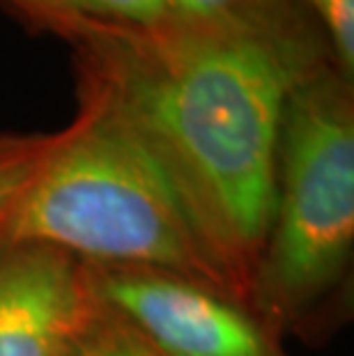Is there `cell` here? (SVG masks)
I'll return each mask as SVG.
<instances>
[{"mask_svg": "<svg viewBox=\"0 0 354 356\" xmlns=\"http://www.w3.org/2000/svg\"><path fill=\"white\" fill-rule=\"evenodd\" d=\"M92 313L81 260L51 246L0 241V356H72Z\"/></svg>", "mask_w": 354, "mask_h": 356, "instance_id": "5", "label": "cell"}, {"mask_svg": "<svg viewBox=\"0 0 354 356\" xmlns=\"http://www.w3.org/2000/svg\"><path fill=\"white\" fill-rule=\"evenodd\" d=\"M322 30L331 58L345 79L354 76V0H299Z\"/></svg>", "mask_w": 354, "mask_h": 356, "instance_id": "8", "label": "cell"}, {"mask_svg": "<svg viewBox=\"0 0 354 356\" xmlns=\"http://www.w3.org/2000/svg\"><path fill=\"white\" fill-rule=\"evenodd\" d=\"M77 70L99 81L159 156L200 234L248 306L274 204L276 147L292 88L331 58L299 0L156 33L88 24Z\"/></svg>", "mask_w": 354, "mask_h": 356, "instance_id": "1", "label": "cell"}, {"mask_svg": "<svg viewBox=\"0 0 354 356\" xmlns=\"http://www.w3.org/2000/svg\"><path fill=\"white\" fill-rule=\"evenodd\" d=\"M281 356H283V354H281Z\"/></svg>", "mask_w": 354, "mask_h": 356, "instance_id": "10", "label": "cell"}, {"mask_svg": "<svg viewBox=\"0 0 354 356\" xmlns=\"http://www.w3.org/2000/svg\"><path fill=\"white\" fill-rule=\"evenodd\" d=\"M272 0H168L170 21L184 26H207L246 17Z\"/></svg>", "mask_w": 354, "mask_h": 356, "instance_id": "9", "label": "cell"}, {"mask_svg": "<svg viewBox=\"0 0 354 356\" xmlns=\"http://www.w3.org/2000/svg\"><path fill=\"white\" fill-rule=\"evenodd\" d=\"M354 246V97L334 60L285 102L274 204L248 306L262 324L290 327L345 280Z\"/></svg>", "mask_w": 354, "mask_h": 356, "instance_id": "3", "label": "cell"}, {"mask_svg": "<svg viewBox=\"0 0 354 356\" xmlns=\"http://www.w3.org/2000/svg\"><path fill=\"white\" fill-rule=\"evenodd\" d=\"M72 356H163L115 315L95 304V313L74 345Z\"/></svg>", "mask_w": 354, "mask_h": 356, "instance_id": "7", "label": "cell"}, {"mask_svg": "<svg viewBox=\"0 0 354 356\" xmlns=\"http://www.w3.org/2000/svg\"><path fill=\"white\" fill-rule=\"evenodd\" d=\"M0 241L51 246L88 267L182 276L244 304L159 156L86 72L77 118L58 131Z\"/></svg>", "mask_w": 354, "mask_h": 356, "instance_id": "2", "label": "cell"}, {"mask_svg": "<svg viewBox=\"0 0 354 356\" xmlns=\"http://www.w3.org/2000/svg\"><path fill=\"white\" fill-rule=\"evenodd\" d=\"M56 143L58 131L0 134V228L54 152Z\"/></svg>", "mask_w": 354, "mask_h": 356, "instance_id": "6", "label": "cell"}, {"mask_svg": "<svg viewBox=\"0 0 354 356\" xmlns=\"http://www.w3.org/2000/svg\"><path fill=\"white\" fill-rule=\"evenodd\" d=\"M86 274L95 304L163 356H281L265 324L209 285L145 269Z\"/></svg>", "mask_w": 354, "mask_h": 356, "instance_id": "4", "label": "cell"}]
</instances>
